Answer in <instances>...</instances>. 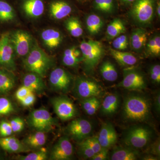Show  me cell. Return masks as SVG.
<instances>
[{"mask_svg":"<svg viewBox=\"0 0 160 160\" xmlns=\"http://www.w3.org/2000/svg\"><path fill=\"white\" fill-rule=\"evenodd\" d=\"M151 101L146 96L132 93L126 96L123 103V119L128 122H143L151 118Z\"/></svg>","mask_w":160,"mask_h":160,"instance_id":"obj_1","label":"cell"},{"mask_svg":"<svg viewBox=\"0 0 160 160\" xmlns=\"http://www.w3.org/2000/svg\"><path fill=\"white\" fill-rule=\"evenodd\" d=\"M23 63L27 71L37 73L44 78L52 67L53 62L51 58L35 42Z\"/></svg>","mask_w":160,"mask_h":160,"instance_id":"obj_2","label":"cell"},{"mask_svg":"<svg viewBox=\"0 0 160 160\" xmlns=\"http://www.w3.org/2000/svg\"><path fill=\"white\" fill-rule=\"evenodd\" d=\"M153 136V132L149 126L136 125L127 129L123 141L125 146L138 150L148 145Z\"/></svg>","mask_w":160,"mask_h":160,"instance_id":"obj_3","label":"cell"},{"mask_svg":"<svg viewBox=\"0 0 160 160\" xmlns=\"http://www.w3.org/2000/svg\"><path fill=\"white\" fill-rule=\"evenodd\" d=\"M84 67L87 71L93 70L104 54V49L99 42L89 40L83 41L80 46Z\"/></svg>","mask_w":160,"mask_h":160,"instance_id":"obj_4","label":"cell"},{"mask_svg":"<svg viewBox=\"0 0 160 160\" xmlns=\"http://www.w3.org/2000/svg\"><path fill=\"white\" fill-rule=\"evenodd\" d=\"M27 122L29 127L36 131L47 133L58 126L57 120L45 108L34 109L29 113Z\"/></svg>","mask_w":160,"mask_h":160,"instance_id":"obj_5","label":"cell"},{"mask_svg":"<svg viewBox=\"0 0 160 160\" xmlns=\"http://www.w3.org/2000/svg\"><path fill=\"white\" fill-rule=\"evenodd\" d=\"M72 91L75 97L81 100L101 96L104 90L102 87L94 80L80 77L74 80Z\"/></svg>","mask_w":160,"mask_h":160,"instance_id":"obj_6","label":"cell"},{"mask_svg":"<svg viewBox=\"0 0 160 160\" xmlns=\"http://www.w3.org/2000/svg\"><path fill=\"white\" fill-rule=\"evenodd\" d=\"M74 80L72 75L63 68L58 67L52 71L49 77L50 88L56 92L66 94L72 89Z\"/></svg>","mask_w":160,"mask_h":160,"instance_id":"obj_7","label":"cell"},{"mask_svg":"<svg viewBox=\"0 0 160 160\" xmlns=\"http://www.w3.org/2000/svg\"><path fill=\"white\" fill-rule=\"evenodd\" d=\"M157 0H136L131 5L130 14L141 24H147L153 18Z\"/></svg>","mask_w":160,"mask_h":160,"instance_id":"obj_8","label":"cell"},{"mask_svg":"<svg viewBox=\"0 0 160 160\" xmlns=\"http://www.w3.org/2000/svg\"><path fill=\"white\" fill-rule=\"evenodd\" d=\"M0 67L12 72L16 69L15 51L8 32L0 37Z\"/></svg>","mask_w":160,"mask_h":160,"instance_id":"obj_9","label":"cell"},{"mask_svg":"<svg viewBox=\"0 0 160 160\" xmlns=\"http://www.w3.org/2000/svg\"><path fill=\"white\" fill-rule=\"evenodd\" d=\"M51 102L54 112L62 121H69L74 118L78 114L75 105L66 96L55 97L52 99Z\"/></svg>","mask_w":160,"mask_h":160,"instance_id":"obj_10","label":"cell"},{"mask_svg":"<svg viewBox=\"0 0 160 160\" xmlns=\"http://www.w3.org/2000/svg\"><path fill=\"white\" fill-rule=\"evenodd\" d=\"M92 131L93 126L91 122L82 118L72 120L66 129L68 136L78 142L90 137Z\"/></svg>","mask_w":160,"mask_h":160,"instance_id":"obj_11","label":"cell"},{"mask_svg":"<svg viewBox=\"0 0 160 160\" xmlns=\"http://www.w3.org/2000/svg\"><path fill=\"white\" fill-rule=\"evenodd\" d=\"M118 86L132 91H141L146 89L147 83L141 72L130 68L124 69L123 79Z\"/></svg>","mask_w":160,"mask_h":160,"instance_id":"obj_12","label":"cell"},{"mask_svg":"<svg viewBox=\"0 0 160 160\" xmlns=\"http://www.w3.org/2000/svg\"><path fill=\"white\" fill-rule=\"evenodd\" d=\"M10 38L15 52L20 57L26 56L34 43L31 35L24 30H18L10 34Z\"/></svg>","mask_w":160,"mask_h":160,"instance_id":"obj_13","label":"cell"},{"mask_svg":"<svg viewBox=\"0 0 160 160\" xmlns=\"http://www.w3.org/2000/svg\"><path fill=\"white\" fill-rule=\"evenodd\" d=\"M74 154V147L69 137L64 136L52 147L49 158L52 160H70L72 159Z\"/></svg>","mask_w":160,"mask_h":160,"instance_id":"obj_14","label":"cell"},{"mask_svg":"<svg viewBox=\"0 0 160 160\" xmlns=\"http://www.w3.org/2000/svg\"><path fill=\"white\" fill-rule=\"evenodd\" d=\"M97 137L102 148L106 149L114 146L118 141V134L114 126L109 122L102 124Z\"/></svg>","mask_w":160,"mask_h":160,"instance_id":"obj_15","label":"cell"},{"mask_svg":"<svg viewBox=\"0 0 160 160\" xmlns=\"http://www.w3.org/2000/svg\"><path fill=\"white\" fill-rule=\"evenodd\" d=\"M49 12L55 19L65 18L72 12V6L67 0H50L48 3Z\"/></svg>","mask_w":160,"mask_h":160,"instance_id":"obj_16","label":"cell"},{"mask_svg":"<svg viewBox=\"0 0 160 160\" xmlns=\"http://www.w3.org/2000/svg\"><path fill=\"white\" fill-rule=\"evenodd\" d=\"M19 1L21 9L29 17L39 18L45 12L46 0H20Z\"/></svg>","mask_w":160,"mask_h":160,"instance_id":"obj_17","label":"cell"},{"mask_svg":"<svg viewBox=\"0 0 160 160\" xmlns=\"http://www.w3.org/2000/svg\"><path fill=\"white\" fill-rule=\"evenodd\" d=\"M0 147L4 151L10 153L28 152L31 150L22 142L11 136L7 137H0Z\"/></svg>","mask_w":160,"mask_h":160,"instance_id":"obj_18","label":"cell"},{"mask_svg":"<svg viewBox=\"0 0 160 160\" xmlns=\"http://www.w3.org/2000/svg\"><path fill=\"white\" fill-rule=\"evenodd\" d=\"M121 105V99L117 93L107 95L101 105L100 112L104 116H112L115 114Z\"/></svg>","mask_w":160,"mask_h":160,"instance_id":"obj_19","label":"cell"},{"mask_svg":"<svg viewBox=\"0 0 160 160\" xmlns=\"http://www.w3.org/2000/svg\"><path fill=\"white\" fill-rule=\"evenodd\" d=\"M23 85L31 89L34 93L42 94L46 89L43 78L34 72H30L24 76Z\"/></svg>","mask_w":160,"mask_h":160,"instance_id":"obj_20","label":"cell"},{"mask_svg":"<svg viewBox=\"0 0 160 160\" xmlns=\"http://www.w3.org/2000/svg\"><path fill=\"white\" fill-rule=\"evenodd\" d=\"M15 84V76L12 71L0 67V95L9 93Z\"/></svg>","mask_w":160,"mask_h":160,"instance_id":"obj_21","label":"cell"},{"mask_svg":"<svg viewBox=\"0 0 160 160\" xmlns=\"http://www.w3.org/2000/svg\"><path fill=\"white\" fill-rule=\"evenodd\" d=\"M140 153L137 149L128 146H116L112 152L110 159L112 160H137Z\"/></svg>","mask_w":160,"mask_h":160,"instance_id":"obj_22","label":"cell"},{"mask_svg":"<svg viewBox=\"0 0 160 160\" xmlns=\"http://www.w3.org/2000/svg\"><path fill=\"white\" fill-rule=\"evenodd\" d=\"M41 37L46 46L51 49L57 48L62 41V37L59 32L52 29L44 30Z\"/></svg>","mask_w":160,"mask_h":160,"instance_id":"obj_23","label":"cell"},{"mask_svg":"<svg viewBox=\"0 0 160 160\" xmlns=\"http://www.w3.org/2000/svg\"><path fill=\"white\" fill-rule=\"evenodd\" d=\"M82 61L81 50L76 47L66 49L62 57V63L65 66L76 67Z\"/></svg>","mask_w":160,"mask_h":160,"instance_id":"obj_24","label":"cell"},{"mask_svg":"<svg viewBox=\"0 0 160 160\" xmlns=\"http://www.w3.org/2000/svg\"><path fill=\"white\" fill-rule=\"evenodd\" d=\"M47 136L46 133L36 131L33 134L29 135L25 138L22 142L30 149L42 148L46 143Z\"/></svg>","mask_w":160,"mask_h":160,"instance_id":"obj_25","label":"cell"},{"mask_svg":"<svg viewBox=\"0 0 160 160\" xmlns=\"http://www.w3.org/2000/svg\"><path fill=\"white\" fill-rule=\"evenodd\" d=\"M110 53L120 65L123 66H131L137 63V58L130 52L110 49Z\"/></svg>","mask_w":160,"mask_h":160,"instance_id":"obj_26","label":"cell"},{"mask_svg":"<svg viewBox=\"0 0 160 160\" xmlns=\"http://www.w3.org/2000/svg\"><path fill=\"white\" fill-rule=\"evenodd\" d=\"M147 38V32L142 29H135L132 33L130 44L132 48L136 51L142 49L146 44Z\"/></svg>","mask_w":160,"mask_h":160,"instance_id":"obj_27","label":"cell"},{"mask_svg":"<svg viewBox=\"0 0 160 160\" xmlns=\"http://www.w3.org/2000/svg\"><path fill=\"white\" fill-rule=\"evenodd\" d=\"M126 31V28L122 21L115 18L110 22L106 30L107 38L110 39L115 38Z\"/></svg>","mask_w":160,"mask_h":160,"instance_id":"obj_28","label":"cell"},{"mask_svg":"<svg viewBox=\"0 0 160 160\" xmlns=\"http://www.w3.org/2000/svg\"><path fill=\"white\" fill-rule=\"evenodd\" d=\"M100 73L104 80L113 82L118 78V73L114 65L109 61H106L102 64L100 68Z\"/></svg>","mask_w":160,"mask_h":160,"instance_id":"obj_29","label":"cell"},{"mask_svg":"<svg viewBox=\"0 0 160 160\" xmlns=\"http://www.w3.org/2000/svg\"><path fill=\"white\" fill-rule=\"evenodd\" d=\"M15 11L12 5L6 0H0V21L8 22L15 17Z\"/></svg>","mask_w":160,"mask_h":160,"instance_id":"obj_30","label":"cell"},{"mask_svg":"<svg viewBox=\"0 0 160 160\" xmlns=\"http://www.w3.org/2000/svg\"><path fill=\"white\" fill-rule=\"evenodd\" d=\"M103 24L102 20L98 15L91 14L86 18V26L91 34H98L102 27Z\"/></svg>","mask_w":160,"mask_h":160,"instance_id":"obj_31","label":"cell"},{"mask_svg":"<svg viewBox=\"0 0 160 160\" xmlns=\"http://www.w3.org/2000/svg\"><path fill=\"white\" fill-rule=\"evenodd\" d=\"M65 26L70 34L73 37H80L83 34L82 25L77 18L72 17L66 20Z\"/></svg>","mask_w":160,"mask_h":160,"instance_id":"obj_32","label":"cell"},{"mask_svg":"<svg viewBox=\"0 0 160 160\" xmlns=\"http://www.w3.org/2000/svg\"><path fill=\"white\" fill-rule=\"evenodd\" d=\"M94 8L104 13H111L115 8V0H93Z\"/></svg>","mask_w":160,"mask_h":160,"instance_id":"obj_33","label":"cell"},{"mask_svg":"<svg viewBox=\"0 0 160 160\" xmlns=\"http://www.w3.org/2000/svg\"><path fill=\"white\" fill-rule=\"evenodd\" d=\"M14 105L10 99L0 95V117L9 115L15 111Z\"/></svg>","mask_w":160,"mask_h":160,"instance_id":"obj_34","label":"cell"},{"mask_svg":"<svg viewBox=\"0 0 160 160\" xmlns=\"http://www.w3.org/2000/svg\"><path fill=\"white\" fill-rule=\"evenodd\" d=\"M49 158L48 152L45 148H40L38 151L31 152L27 155L18 156L17 159L19 160H46Z\"/></svg>","mask_w":160,"mask_h":160,"instance_id":"obj_35","label":"cell"},{"mask_svg":"<svg viewBox=\"0 0 160 160\" xmlns=\"http://www.w3.org/2000/svg\"><path fill=\"white\" fill-rule=\"evenodd\" d=\"M147 49L152 55L158 56L160 54V37L155 36L149 40L147 45Z\"/></svg>","mask_w":160,"mask_h":160,"instance_id":"obj_36","label":"cell"},{"mask_svg":"<svg viewBox=\"0 0 160 160\" xmlns=\"http://www.w3.org/2000/svg\"><path fill=\"white\" fill-rule=\"evenodd\" d=\"M128 44L127 36L126 35H120L113 40L112 45L115 49L122 50L127 49Z\"/></svg>","mask_w":160,"mask_h":160,"instance_id":"obj_37","label":"cell"},{"mask_svg":"<svg viewBox=\"0 0 160 160\" xmlns=\"http://www.w3.org/2000/svg\"><path fill=\"white\" fill-rule=\"evenodd\" d=\"M81 142L89 146L94 152L95 154L98 153L102 149L99 142L97 137H89L83 140Z\"/></svg>","mask_w":160,"mask_h":160,"instance_id":"obj_38","label":"cell"},{"mask_svg":"<svg viewBox=\"0 0 160 160\" xmlns=\"http://www.w3.org/2000/svg\"><path fill=\"white\" fill-rule=\"evenodd\" d=\"M78 151L80 156L84 159H90L95 154L94 152L89 146L81 142H78Z\"/></svg>","mask_w":160,"mask_h":160,"instance_id":"obj_39","label":"cell"},{"mask_svg":"<svg viewBox=\"0 0 160 160\" xmlns=\"http://www.w3.org/2000/svg\"><path fill=\"white\" fill-rule=\"evenodd\" d=\"M9 121L2 120L0 122V137L10 136L13 133Z\"/></svg>","mask_w":160,"mask_h":160,"instance_id":"obj_40","label":"cell"},{"mask_svg":"<svg viewBox=\"0 0 160 160\" xmlns=\"http://www.w3.org/2000/svg\"><path fill=\"white\" fill-rule=\"evenodd\" d=\"M9 122L13 133H17L22 131L25 127V122L22 118H14Z\"/></svg>","mask_w":160,"mask_h":160,"instance_id":"obj_41","label":"cell"},{"mask_svg":"<svg viewBox=\"0 0 160 160\" xmlns=\"http://www.w3.org/2000/svg\"><path fill=\"white\" fill-rule=\"evenodd\" d=\"M150 78L155 84L160 83V66L159 64H156L151 66L149 70Z\"/></svg>","mask_w":160,"mask_h":160,"instance_id":"obj_42","label":"cell"},{"mask_svg":"<svg viewBox=\"0 0 160 160\" xmlns=\"http://www.w3.org/2000/svg\"><path fill=\"white\" fill-rule=\"evenodd\" d=\"M32 92H33L31 89L23 85L19 88L16 92L15 97L19 102H20Z\"/></svg>","mask_w":160,"mask_h":160,"instance_id":"obj_43","label":"cell"},{"mask_svg":"<svg viewBox=\"0 0 160 160\" xmlns=\"http://www.w3.org/2000/svg\"><path fill=\"white\" fill-rule=\"evenodd\" d=\"M148 154L153 155L160 157V138H158L155 142L149 146L147 150Z\"/></svg>","mask_w":160,"mask_h":160,"instance_id":"obj_44","label":"cell"},{"mask_svg":"<svg viewBox=\"0 0 160 160\" xmlns=\"http://www.w3.org/2000/svg\"><path fill=\"white\" fill-rule=\"evenodd\" d=\"M97 99V97H90L81 100V105L82 109L85 112H87Z\"/></svg>","mask_w":160,"mask_h":160,"instance_id":"obj_45","label":"cell"},{"mask_svg":"<svg viewBox=\"0 0 160 160\" xmlns=\"http://www.w3.org/2000/svg\"><path fill=\"white\" fill-rule=\"evenodd\" d=\"M36 101V97L34 92H32L20 101L21 104L24 107H30L34 104Z\"/></svg>","mask_w":160,"mask_h":160,"instance_id":"obj_46","label":"cell"},{"mask_svg":"<svg viewBox=\"0 0 160 160\" xmlns=\"http://www.w3.org/2000/svg\"><path fill=\"white\" fill-rule=\"evenodd\" d=\"M109 149L102 148L98 153H96L90 159L92 160H105L108 157Z\"/></svg>","mask_w":160,"mask_h":160,"instance_id":"obj_47","label":"cell"},{"mask_svg":"<svg viewBox=\"0 0 160 160\" xmlns=\"http://www.w3.org/2000/svg\"><path fill=\"white\" fill-rule=\"evenodd\" d=\"M100 106H101V103L99 100L98 98L93 103L90 109L86 112V114L89 116L93 115L96 113L98 109H99Z\"/></svg>","mask_w":160,"mask_h":160,"instance_id":"obj_48","label":"cell"},{"mask_svg":"<svg viewBox=\"0 0 160 160\" xmlns=\"http://www.w3.org/2000/svg\"><path fill=\"white\" fill-rule=\"evenodd\" d=\"M153 106L156 112L158 115L160 113V92H158L155 95L153 102Z\"/></svg>","mask_w":160,"mask_h":160,"instance_id":"obj_49","label":"cell"},{"mask_svg":"<svg viewBox=\"0 0 160 160\" xmlns=\"http://www.w3.org/2000/svg\"><path fill=\"white\" fill-rule=\"evenodd\" d=\"M142 159V160H157L159 159V157H158L156 156L150 154L146 155L145 157H144Z\"/></svg>","mask_w":160,"mask_h":160,"instance_id":"obj_50","label":"cell"},{"mask_svg":"<svg viewBox=\"0 0 160 160\" xmlns=\"http://www.w3.org/2000/svg\"><path fill=\"white\" fill-rule=\"evenodd\" d=\"M122 5L125 6H131L136 0H118Z\"/></svg>","mask_w":160,"mask_h":160,"instance_id":"obj_51","label":"cell"},{"mask_svg":"<svg viewBox=\"0 0 160 160\" xmlns=\"http://www.w3.org/2000/svg\"><path fill=\"white\" fill-rule=\"evenodd\" d=\"M6 158L5 151L0 147V160H5Z\"/></svg>","mask_w":160,"mask_h":160,"instance_id":"obj_52","label":"cell"},{"mask_svg":"<svg viewBox=\"0 0 160 160\" xmlns=\"http://www.w3.org/2000/svg\"><path fill=\"white\" fill-rule=\"evenodd\" d=\"M156 8L157 13L158 16L160 17V3L159 0H158L157 2L156 6Z\"/></svg>","mask_w":160,"mask_h":160,"instance_id":"obj_53","label":"cell"},{"mask_svg":"<svg viewBox=\"0 0 160 160\" xmlns=\"http://www.w3.org/2000/svg\"><path fill=\"white\" fill-rule=\"evenodd\" d=\"M75 1H77L78 2L85 3L88 2H89L90 0H75Z\"/></svg>","mask_w":160,"mask_h":160,"instance_id":"obj_54","label":"cell"}]
</instances>
